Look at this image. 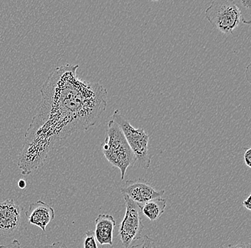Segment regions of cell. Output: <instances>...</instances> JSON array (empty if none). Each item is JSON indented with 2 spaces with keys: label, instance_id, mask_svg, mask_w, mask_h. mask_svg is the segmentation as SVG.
Listing matches in <instances>:
<instances>
[{
  "label": "cell",
  "instance_id": "obj_1",
  "mask_svg": "<svg viewBox=\"0 0 251 248\" xmlns=\"http://www.w3.org/2000/svg\"><path fill=\"white\" fill-rule=\"evenodd\" d=\"M77 64L56 67L40 89L41 101L19 155L22 175L42 167L56 144L97 123L107 106V89L77 76Z\"/></svg>",
  "mask_w": 251,
  "mask_h": 248
},
{
  "label": "cell",
  "instance_id": "obj_2",
  "mask_svg": "<svg viewBox=\"0 0 251 248\" xmlns=\"http://www.w3.org/2000/svg\"><path fill=\"white\" fill-rule=\"evenodd\" d=\"M102 152L106 160L121 172L122 180H125L126 172L130 166L136 164V158L130 148L122 130L114 120L108 122L104 143Z\"/></svg>",
  "mask_w": 251,
  "mask_h": 248
},
{
  "label": "cell",
  "instance_id": "obj_3",
  "mask_svg": "<svg viewBox=\"0 0 251 248\" xmlns=\"http://www.w3.org/2000/svg\"><path fill=\"white\" fill-rule=\"evenodd\" d=\"M205 16L213 28L224 34H233L241 25L251 24V22L243 19L241 8L233 0L212 1L211 5L205 9Z\"/></svg>",
  "mask_w": 251,
  "mask_h": 248
},
{
  "label": "cell",
  "instance_id": "obj_4",
  "mask_svg": "<svg viewBox=\"0 0 251 248\" xmlns=\"http://www.w3.org/2000/svg\"><path fill=\"white\" fill-rule=\"evenodd\" d=\"M111 117L122 130L130 148L134 154L136 163L141 168L149 169L151 159L149 153V135L146 133L144 129L133 128L119 110L114 111Z\"/></svg>",
  "mask_w": 251,
  "mask_h": 248
},
{
  "label": "cell",
  "instance_id": "obj_5",
  "mask_svg": "<svg viewBox=\"0 0 251 248\" xmlns=\"http://www.w3.org/2000/svg\"><path fill=\"white\" fill-rule=\"evenodd\" d=\"M125 200V218L119 227V235L122 245L128 248L135 240L142 238L144 226L141 218V208L129 197L124 195Z\"/></svg>",
  "mask_w": 251,
  "mask_h": 248
},
{
  "label": "cell",
  "instance_id": "obj_6",
  "mask_svg": "<svg viewBox=\"0 0 251 248\" xmlns=\"http://www.w3.org/2000/svg\"><path fill=\"white\" fill-rule=\"evenodd\" d=\"M122 195L129 197L141 208L146 202L153 199L161 198L164 191H156L144 179L127 180L120 189Z\"/></svg>",
  "mask_w": 251,
  "mask_h": 248
},
{
  "label": "cell",
  "instance_id": "obj_7",
  "mask_svg": "<svg viewBox=\"0 0 251 248\" xmlns=\"http://www.w3.org/2000/svg\"><path fill=\"white\" fill-rule=\"evenodd\" d=\"M23 210L13 199L0 201V236H12L18 231Z\"/></svg>",
  "mask_w": 251,
  "mask_h": 248
},
{
  "label": "cell",
  "instance_id": "obj_8",
  "mask_svg": "<svg viewBox=\"0 0 251 248\" xmlns=\"http://www.w3.org/2000/svg\"><path fill=\"white\" fill-rule=\"evenodd\" d=\"M25 216L29 224L37 226L43 232L46 231L47 226L54 219L55 212L48 204L38 200L29 205Z\"/></svg>",
  "mask_w": 251,
  "mask_h": 248
},
{
  "label": "cell",
  "instance_id": "obj_9",
  "mask_svg": "<svg viewBox=\"0 0 251 248\" xmlns=\"http://www.w3.org/2000/svg\"><path fill=\"white\" fill-rule=\"evenodd\" d=\"M116 221L114 217L107 214H100L95 220L94 236L101 246H113V235Z\"/></svg>",
  "mask_w": 251,
  "mask_h": 248
},
{
  "label": "cell",
  "instance_id": "obj_10",
  "mask_svg": "<svg viewBox=\"0 0 251 248\" xmlns=\"http://www.w3.org/2000/svg\"><path fill=\"white\" fill-rule=\"evenodd\" d=\"M166 208V200L163 198H156L146 202L141 208V213L151 222L159 219L164 214Z\"/></svg>",
  "mask_w": 251,
  "mask_h": 248
},
{
  "label": "cell",
  "instance_id": "obj_11",
  "mask_svg": "<svg viewBox=\"0 0 251 248\" xmlns=\"http://www.w3.org/2000/svg\"><path fill=\"white\" fill-rule=\"evenodd\" d=\"M85 235L86 238L84 241V248H98L93 230H88L86 232Z\"/></svg>",
  "mask_w": 251,
  "mask_h": 248
},
{
  "label": "cell",
  "instance_id": "obj_12",
  "mask_svg": "<svg viewBox=\"0 0 251 248\" xmlns=\"http://www.w3.org/2000/svg\"><path fill=\"white\" fill-rule=\"evenodd\" d=\"M128 248H156V246L154 240L152 239L148 235H144L143 241L140 244L130 246Z\"/></svg>",
  "mask_w": 251,
  "mask_h": 248
},
{
  "label": "cell",
  "instance_id": "obj_13",
  "mask_svg": "<svg viewBox=\"0 0 251 248\" xmlns=\"http://www.w3.org/2000/svg\"><path fill=\"white\" fill-rule=\"evenodd\" d=\"M243 158H244V162L246 165L249 167H251V149L250 147L246 148L245 151L244 155H243Z\"/></svg>",
  "mask_w": 251,
  "mask_h": 248
},
{
  "label": "cell",
  "instance_id": "obj_14",
  "mask_svg": "<svg viewBox=\"0 0 251 248\" xmlns=\"http://www.w3.org/2000/svg\"><path fill=\"white\" fill-rule=\"evenodd\" d=\"M0 248H21V244H20L19 240H15L9 244L0 246Z\"/></svg>",
  "mask_w": 251,
  "mask_h": 248
},
{
  "label": "cell",
  "instance_id": "obj_15",
  "mask_svg": "<svg viewBox=\"0 0 251 248\" xmlns=\"http://www.w3.org/2000/svg\"><path fill=\"white\" fill-rule=\"evenodd\" d=\"M44 248H68L65 246V244L62 243V242L58 241L56 243H52L51 245H48V246H45Z\"/></svg>",
  "mask_w": 251,
  "mask_h": 248
},
{
  "label": "cell",
  "instance_id": "obj_16",
  "mask_svg": "<svg viewBox=\"0 0 251 248\" xmlns=\"http://www.w3.org/2000/svg\"><path fill=\"white\" fill-rule=\"evenodd\" d=\"M238 4H241V6H243L244 8L250 10L251 8V0H241V1H238Z\"/></svg>",
  "mask_w": 251,
  "mask_h": 248
},
{
  "label": "cell",
  "instance_id": "obj_17",
  "mask_svg": "<svg viewBox=\"0 0 251 248\" xmlns=\"http://www.w3.org/2000/svg\"><path fill=\"white\" fill-rule=\"evenodd\" d=\"M227 248H251L250 243H239V244L229 246Z\"/></svg>",
  "mask_w": 251,
  "mask_h": 248
},
{
  "label": "cell",
  "instance_id": "obj_18",
  "mask_svg": "<svg viewBox=\"0 0 251 248\" xmlns=\"http://www.w3.org/2000/svg\"><path fill=\"white\" fill-rule=\"evenodd\" d=\"M243 206L248 210H251V195H249L246 200L243 201Z\"/></svg>",
  "mask_w": 251,
  "mask_h": 248
},
{
  "label": "cell",
  "instance_id": "obj_19",
  "mask_svg": "<svg viewBox=\"0 0 251 248\" xmlns=\"http://www.w3.org/2000/svg\"><path fill=\"white\" fill-rule=\"evenodd\" d=\"M18 186L20 189H25L26 186V181L24 180H20V181L18 182Z\"/></svg>",
  "mask_w": 251,
  "mask_h": 248
}]
</instances>
